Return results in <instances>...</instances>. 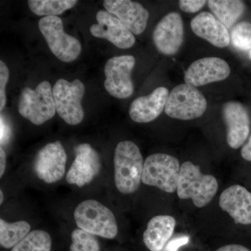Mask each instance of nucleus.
Masks as SVG:
<instances>
[{"instance_id":"3","label":"nucleus","mask_w":251,"mask_h":251,"mask_svg":"<svg viewBox=\"0 0 251 251\" xmlns=\"http://www.w3.org/2000/svg\"><path fill=\"white\" fill-rule=\"evenodd\" d=\"M79 229L94 236L112 239L118 233L115 215L110 209L95 200H86L74 211Z\"/></svg>"},{"instance_id":"32","label":"nucleus","mask_w":251,"mask_h":251,"mask_svg":"<svg viewBox=\"0 0 251 251\" xmlns=\"http://www.w3.org/2000/svg\"><path fill=\"white\" fill-rule=\"evenodd\" d=\"M6 166V155L2 147L0 148V177H2Z\"/></svg>"},{"instance_id":"1","label":"nucleus","mask_w":251,"mask_h":251,"mask_svg":"<svg viewBox=\"0 0 251 251\" xmlns=\"http://www.w3.org/2000/svg\"><path fill=\"white\" fill-rule=\"evenodd\" d=\"M143 158L139 148L129 140L117 145L114 156V175L116 188L122 194L138 191L142 182Z\"/></svg>"},{"instance_id":"6","label":"nucleus","mask_w":251,"mask_h":251,"mask_svg":"<svg viewBox=\"0 0 251 251\" xmlns=\"http://www.w3.org/2000/svg\"><path fill=\"white\" fill-rule=\"evenodd\" d=\"M85 92V85L77 79L72 82L59 79L54 84L52 93L56 112L68 125H77L83 120L85 112L81 101Z\"/></svg>"},{"instance_id":"5","label":"nucleus","mask_w":251,"mask_h":251,"mask_svg":"<svg viewBox=\"0 0 251 251\" xmlns=\"http://www.w3.org/2000/svg\"><path fill=\"white\" fill-rule=\"evenodd\" d=\"M180 169L177 158L167 153H153L144 163L142 182L168 193L177 189Z\"/></svg>"},{"instance_id":"34","label":"nucleus","mask_w":251,"mask_h":251,"mask_svg":"<svg viewBox=\"0 0 251 251\" xmlns=\"http://www.w3.org/2000/svg\"><path fill=\"white\" fill-rule=\"evenodd\" d=\"M0 196H1V198H0V204H2L3 201H4V195H3L2 191H0Z\"/></svg>"},{"instance_id":"25","label":"nucleus","mask_w":251,"mask_h":251,"mask_svg":"<svg viewBox=\"0 0 251 251\" xmlns=\"http://www.w3.org/2000/svg\"><path fill=\"white\" fill-rule=\"evenodd\" d=\"M230 41L234 48L243 51L251 50V23H237L231 30Z\"/></svg>"},{"instance_id":"27","label":"nucleus","mask_w":251,"mask_h":251,"mask_svg":"<svg viewBox=\"0 0 251 251\" xmlns=\"http://www.w3.org/2000/svg\"><path fill=\"white\" fill-rule=\"evenodd\" d=\"M9 78V71L3 61H0V111L4 110L6 103V85Z\"/></svg>"},{"instance_id":"28","label":"nucleus","mask_w":251,"mask_h":251,"mask_svg":"<svg viewBox=\"0 0 251 251\" xmlns=\"http://www.w3.org/2000/svg\"><path fill=\"white\" fill-rule=\"evenodd\" d=\"M206 2L204 0H180L179 5L180 9L184 12L193 14L202 9Z\"/></svg>"},{"instance_id":"4","label":"nucleus","mask_w":251,"mask_h":251,"mask_svg":"<svg viewBox=\"0 0 251 251\" xmlns=\"http://www.w3.org/2000/svg\"><path fill=\"white\" fill-rule=\"evenodd\" d=\"M21 116L34 125L49 121L56 113L52 88L48 81L40 82L35 90L26 87L23 90L18 103Z\"/></svg>"},{"instance_id":"18","label":"nucleus","mask_w":251,"mask_h":251,"mask_svg":"<svg viewBox=\"0 0 251 251\" xmlns=\"http://www.w3.org/2000/svg\"><path fill=\"white\" fill-rule=\"evenodd\" d=\"M166 87H157L151 94L135 99L130 105L129 115L137 123H148L156 120L166 107L169 97Z\"/></svg>"},{"instance_id":"13","label":"nucleus","mask_w":251,"mask_h":251,"mask_svg":"<svg viewBox=\"0 0 251 251\" xmlns=\"http://www.w3.org/2000/svg\"><path fill=\"white\" fill-rule=\"evenodd\" d=\"M96 17L97 24L90 27V33L94 37L107 39L119 49H128L134 46L135 36L114 15L99 10Z\"/></svg>"},{"instance_id":"15","label":"nucleus","mask_w":251,"mask_h":251,"mask_svg":"<svg viewBox=\"0 0 251 251\" xmlns=\"http://www.w3.org/2000/svg\"><path fill=\"white\" fill-rule=\"evenodd\" d=\"M223 117L227 126V143L237 150L244 145L250 133L249 112L239 102H227L223 107Z\"/></svg>"},{"instance_id":"17","label":"nucleus","mask_w":251,"mask_h":251,"mask_svg":"<svg viewBox=\"0 0 251 251\" xmlns=\"http://www.w3.org/2000/svg\"><path fill=\"white\" fill-rule=\"evenodd\" d=\"M219 206L236 224H251V193L240 185H233L221 193Z\"/></svg>"},{"instance_id":"9","label":"nucleus","mask_w":251,"mask_h":251,"mask_svg":"<svg viewBox=\"0 0 251 251\" xmlns=\"http://www.w3.org/2000/svg\"><path fill=\"white\" fill-rule=\"evenodd\" d=\"M135 64L132 55H122L109 59L104 68V87L115 98H129L133 93L131 72Z\"/></svg>"},{"instance_id":"35","label":"nucleus","mask_w":251,"mask_h":251,"mask_svg":"<svg viewBox=\"0 0 251 251\" xmlns=\"http://www.w3.org/2000/svg\"><path fill=\"white\" fill-rule=\"evenodd\" d=\"M249 57H250V59H251V50L249 52Z\"/></svg>"},{"instance_id":"30","label":"nucleus","mask_w":251,"mask_h":251,"mask_svg":"<svg viewBox=\"0 0 251 251\" xmlns=\"http://www.w3.org/2000/svg\"><path fill=\"white\" fill-rule=\"evenodd\" d=\"M242 158L246 161L251 162V135L247 143L244 145L241 151Z\"/></svg>"},{"instance_id":"16","label":"nucleus","mask_w":251,"mask_h":251,"mask_svg":"<svg viewBox=\"0 0 251 251\" xmlns=\"http://www.w3.org/2000/svg\"><path fill=\"white\" fill-rule=\"evenodd\" d=\"M103 6L118 18L132 34L139 35L146 29L150 14L140 3L130 0H105Z\"/></svg>"},{"instance_id":"21","label":"nucleus","mask_w":251,"mask_h":251,"mask_svg":"<svg viewBox=\"0 0 251 251\" xmlns=\"http://www.w3.org/2000/svg\"><path fill=\"white\" fill-rule=\"evenodd\" d=\"M207 3L215 17L227 29L234 25L245 11V4L239 0H209Z\"/></svg>"},{"instance_id":"23","label":"nucleus","mask_w":251,"mask_h":251,"mask_svg":"<svg viewBox=\"0 0 251 251\" xmlns=\"http://www.w3.org/2000/svg\"><path fill=\"white\" fill-rule=\"evenodd\" d=\"M76 0H29L28 5L34 14L39 16H57L74 7Z\"/></svg>"},{"instance_id":"2","label":"nucleus","mask_w":251,"mask_h":251,"mask_svg":"<svg viewBox=\"0 0 251 251\" xmlns=\"http://www.w3.org/2000/svg\"><path fill=\"white\" fill-rule=\"evenodd\" d=\"M218 188L216 178L212 175L202 174L199 166L191 161L181 165L176 189L180 199L192 200L195 206L204 207L216 196Z\"/></svg>"},{"instance_id":"8","label":"nucleus","mask_w":251,"mask_h":251,"mask_svg":"<svg viewBox=\"0 0 251 251\" xmlns=\"http://www.w3.org/2000/svg\"><path fill=\"white\" fill-rule=\"evenodd\" d=\"M207 102L196 87L181 84L175 87L167 100L165 112L172 118L192 120L204 115Z\"/></svg>"},{"instance_id":"20","label":"nucleus","mask_w":251,"mask_h":251,"mask_svg":"<svg viewBox=\"0 0 251 251\" xmlns=\"http://www.w3.org/2000/svg\"><path fill=\"white\" fill-rule=\"evenodd\" d=\"M176 220L168 215H158L150 220L143 233V242L149 250L161 251L173 237Z\"/></svg>"},{"instance_id":"24","label":"nucleus","mask_w":251,"mask_h":251,"mask_svg":"<svg viewBox=\"0 0 251 251\" xmlns=\"http://www.w3.org/2000/svg\"><path fill=\"white\" fill-rule=\"evenodd\" d=\"M51 247L50 235L46 231L36 229L29 232L11 251H50Z\"/></svg>"},{"instance_id":"29","label":"nucleus","mask_w":251,"mask_h":251,"mask_svg":"<svg viewBox=\"0 0 251 251\" xmlns=\"http://www.w3.org/2000/svg\"><path fill=\"white\" fill-rule=\"evenodd\" d=\"M189 240L190 237L185 234L175 236L170 239L161 251H178L180 247L187 244Z\"/></svg>"},{"instance_id":"19","label":"nucleus","mask_w":251,"mask_h":251,"mask_svg":"<svg viewBox=\"0 0 251 251\" xmlns=\"http://www.w3.org/2000/svg\"><path fill=\"white\" fill-rule=\"evenodd\" d=\"M191 27L195 34L216 47L223 49L230 42L227 28L210 13L205 11L193 18Z\"/></svg>"},{"instance_id":"10","label":"nucleus","mask_w":251,"mask_h":251,"mask_svg":"<svg viewBox=\"0 0 251 251\" xmlns=\"http://www.w3.org/2000/svg\"><path fill=\"white\" fill-rule=\"evenodd\" d=\"M67 156L60 141L47 144L36 154L34 168L36 176L46 184L62 179L66 172Z\"/></svg>"},{"instance_id":"12","label":"nucleus","mask_w":251,"mask_h":251,"mask_svg":"<svg viewBox=\"0 0 251 251\" xmlns=\"http://www.w3.org/2000/svg\"><path fill=\"white\" fill-rule=\"evenodd\" d=\"M184 39V24L181 15L167 14L157 24L153 41L157 50L165 55H174L179 51Z\"/></svg>"},{"instance_id":"14","label":"nucleus","mask_w":251,"mask_h":251,"mask_svg":"<svg viewBox=\"0 0 251 251\" xmlns=\"http://www.w3.org/2000/svg\"><path fill=\"white\" fill-rule=\"evenodd\" d=\"M230 74L229 64L219 57H204L193 62L185 72L187 85L201 87L226 80Z\"/></svg>"},{"instance_id":"11","label":"nucleus","mask_w":251,"mask_h":251,"mask_svg":"<svg viewBox=\"0 0 251 251\" xmlns=\"http://www.w3.org/2000/svg\"><path fill=\"white\" fill-rule=\"evenodd\" d=\"M75 158L68 171L69 184L82 187L90 184L100 173L101 168L99 153L90 144H80L75 148Z\"/></svg>"},{"instance_id":"22","label":"nucleus","mask_w":251,"mask_h":251,"mask_svg":"<svg viewBox=\"0 0 251 251\" xmlns=\"http://www.w3.org/2000/svg\"><path fill=\"white\" fill-rule=\"evenodd\" d=\"M27 221L8 223L0 219V244L4 249H11L19 244L30 232Z\"/></svg>"},{"instance_id":"33","label":"nucleus","mask_w":251,"mask_h":251,"mask_svg":"<svg viewBox=\"0 0 251 251\" xmlns=\"http://www.w3.org/2000/svg\"><path fill=\"white\" fill-rule=\"evenodd\" d=\"M9 128L6 126V125H5L4 120H3L2 116H1V145H2L3 143L5 141V140L6 139V135H9Z\"/></svg>"},{"instance_id":"31","label":"nucleus","mask_w":251,"mask_h":251,"mask_svg":"<svg viewBox=\"0 0 251 251\" xmlns=\"http://www.w3.org/2000/svg\"><path fill=\"white\" fill-rule=\"evenodd\" d=\"M216 251H251L247 247H243L239 244H229L219 248Z\"/></svg>"},{"instance_id":"26","label":"nucleus","mask_w":251,"mask_h":251,"mask_svg":"<svg viewBox=\"0 0 251 251\" xmlns=\"http://www.w3.org/2000/svg\"><path fill=\"white\" fill-rule=\"evenodd\" d=\"M72 241L70 251H100L97 237L82 229L78 228L73 231Z\"/></svg>"},{"instance_id":"7","label":"nucleus","mask_w":251,"mask_h":251,"mask_svg":"<svg viewBox=\"0 0 251 251\" xmlns=\"http://www.w3.org/2000/svg\"><path fill=\"white\" fill-rule=\"evenodd\" d=\"M39 28L54 55L63 62H72L80 55L82 46L76 38L66 34L62 20L46 16L39 22Z\"/></svg>"}]
</instances>
